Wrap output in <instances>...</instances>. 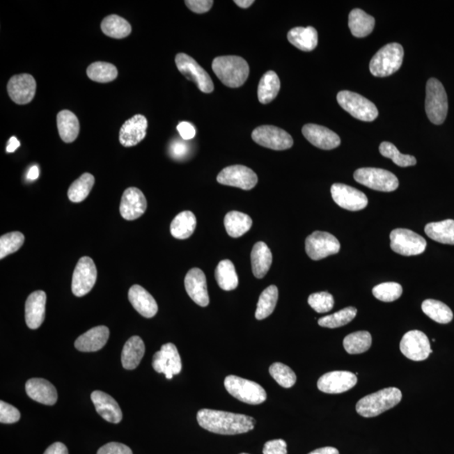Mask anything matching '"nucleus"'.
Masks as SVG:
<instances>
[{"label":"nucleus","mask_w":454,"mask_h":454,"mask_svg":"<svg viewBox=\"0 0 454 454\" xmlns=\"http://www.w3.org/2000/svg\"><path fill=\"white\" fill-rule=\"evenodd\" d=\"M197 421L208 431L221 435H237L252 431L255 427L253 417L210 409L198 411Z\"/></svg>","instance_id":"1"},{"label":"nucleus","mask_w":454,"mask_h":454,"mask_svg":"<svg viewBox=\"0 0 454 454\" xmlns=\"http://www.w3.org/2000/svg\"><path fill=\"white\" fill-rule=\"evenodd\" d=\"M212 70L221 82L229 88H239L249 75L246 61L237 56H217L213 60Z\"/></svg>","instance_id":"2"},{"label":"nucleus","mask_w":454,"mask_h":454,"mask_svg":"<svg viewBox=\"0 0 454 454\" xmlns=\"http://www.w3.org/2000/svg\"><path fill=\"white\" fill-rule=\"evenodd\" d=\"M401 399H402V393L399 389L394 387L384 389L361 399L356 405V411L360 416L370 418L395 407L400 402Z\"/></svg>","instance_id":"3"},{"label":"nucleus","mask_w":454,"mask_h":454,"mask_svg":"<svg viewBox=\"0 0 454 454\" xmlns=\"http://www.w3.org/2000/svg\"><path fill=\"white\" fill-rule=\"evenodd\" d=\"M403 58L404 49L400 44L395 42L385 45L370 61L371 74L379 78L395 74L402 65Z\"/></svg>","instance_id":"4"},{"label":"nucleus","mask_w":454,"mask_h":454,"mask_svg":"<svg viewBox=\"0 0 454 454\" xmlns=\"http://www.w3.org/2000/svg\"><path fill=\"white\" fill-rule=\"evenodd\" d=\"M425 112L428 119L435 125L444 123L448 111L447 93L439 80L430 79L425 88Z\"/></svg>","instance_id":"5"},{"label":"nucleus","mask_w":454,"mask_h":454,"mask_svg":"<svg viewBox=\"0 0 454 454\" xmlns=\"http://www.w3.org/2000/svg\"><path fill=\"white\" fill-rule=\"evenodd\" d=\"M224 384L229 394L242 402L259 405L267 400L265 389L253 381L242 379L236 375H229L225 379Z\"/></svg>","instance_id":"6"},{"label":"nucleus","mask_w":454,"mask_h":454,"mask_svg":"<svg viewBox=\"0 0 454 454\" xmlns=\"http://www.w3.org/2000/svg\"><path fill=\"white\" fill-rule=\"evenodd\" d=\"M336 100L340 107L354 118L363 121L375 120L379 116L376 105L357 93L343 91L338 93Z\"/></svg>","instance_id":"7"},{"label":"nucleus","mask_w":454,"mask_h":454,"mask_svg":"<svg viewBox=\"0 0 454 454\" xmlns=\"http://www.w3.org/2000/svg\"><path fill=\"white\" fill-rule=\"evenodd\" d=\"M354 180L377 191L392 192L399 187V180L395 174L382 169H359L354 173Z\"/></svg>","instance_id":"8"},{"label":"nucleus","mask_w":454,"mask_h":454,"mask_svg":"<svg viewBox=\"0 0 454 454\" xmlns=\"http://www.w3.org/2000/svg\"><path fill=\"white\" fill-rule=\"evenodd\" d=\"M175 63L178 71L186 79L196 84L201 92L210 94L214 91L213 81L208 72L191 56L185 54H178L175 58Z\"/></svg>","instance_id":"9"},{"label":"nucleus","mask_w":454,"mask_h":454,"mask_svg":"<svg viewBox=\"0 0 454 454\" xmlns=\"http://www.w3.org/2000/svg\"><path fill=\"white\" fill-rule=\"evenodd\" d=\"M390 238L391 249L403 256L420 255L427 247V241L420 235L409 229L393 230Z\"/></svg>","instance_id":"10"},{"label":"nucleus","mask_w":454,"mask_h":454,"mask_svg":"<svg viewBox=\"0 0 454 454\" xmlns=\"http://www.w3.org/2000/svg\"><path fill=\"white\" fill-rule=\"evenodd\" d=\"M252 139L255 143L275 151H283L293 146L292 136L283 129L274 125H261L254 130Z\"/></svg>","instance_id":"11"},{"label":"nucleus","mask_w":454,"mask_h":454,"mask_svg":"<svg viewBox=\"0 0 454 454\" xmlns=\"http://www.w3.org/2000/svg\"><path fill=\"white\" fill-rule=\"evenodd\" d=\"M96 279L97 269L93 259L88 257L81 258L72 274V293L78 297H84L94 288Z\"/></svg>","instance_id":"12"},{"label":"nucleus","mask_w":454,"mask_h":454,"mask_svg":"<svg viewBox=\"0 0 454 454\" xmlns=\"http://www.w3.org/2000/svg\"><path fill=\"white\" fill-rule=\"evenodd\" d=\"M340 249L338 239L325 232H314L306 240V252L315 261L338 253Z\"/></svg>","instance_id":"13"},{"label":"nucleus","mask_w":454,"mask_h":454,"mask_svg":"<svg viewBox=\"0 0 454 454\" xmlns=\"http://www.w3.org/2000/svg\"><path fill=\"white\" fill-rule=\"evenodd\" d=\"M400 351L412 361H423L432 354L430 340L423 331L413 330L403 336L400 344Z\"/></svg>","instance_id":"14"},{"label":"nucleus","mask_w":454,"mask_h":454,"mask_svg":"<svg viewBox=\"0 0 454 454\" xmlns=\"http://www.w3.org/2000/svg\"><path fill=\"white\" fill-rule=\"evenodd\" d=\"M258 180L257 174L243 165L229 166L217 176L218 183L244 190L253 189L258 184Z\"/></svg>","instance_id":"15"},{"label":"nucleus","mask_w":454,"mask_h":454,"mask_svg":"<svg viewBox=\"0 0 454 454\" xmlns=\"http://www.w3.org/2000/svg\"><path fill=\"white\" fill-rule=\"evenodd\" d=\"M152 367L159 374H164L168 379L180 374L182 363L176 346L173 343H166L162 346L161 350L153 356Z\"/></svg>","instance_id":"16"},{"label":"nucleus","mask_w":454,"mask_h":454,"mask_svg":"<svg viewBox=\"0 0 454 454\" xmlns=\"http://www.w3.org/2000/svg\"><path fill=\"white\" fill-rule=\"evenodd\" d=\"M331 194L336 205L350 212H358L368 205L366 194L351 186L334 184L331 186Z\"/></svg>","instance_id":"17"},{"label":"nucleus","mask_w":454,"mask_h":454,"mask_svg":"<svg viewBox=\"0 0 454 454\" xmlns=\"http://www.w3.org/2000/svg\"><path fill=\"white\" fill-rule=\"evenodd\" d=\"M357 382V375L350 371H332L319 379L318 387L327 394H340L351 390Z\"/></svg>","instance_id":"18"},{"label":"nucleus","mask_w":454,"mask_h":454,"mask_svg":"<svg viewBox=\"0 0 454 454\" xmlns=\"http://www.w3.org/2000/svg\"><path fill=\"white\" fill-rule=\"evenodd\" d=\"M8 94L17 104H27L34 99L36 82L33 76L28 74L15 75L7 85Z\"/></svg>","instance_id":"19"},{"label":"nucleus","mask_w":454,"mask_h":454,"mask_svg":"<svg viewBox=\"0 0 454 454\" xmlns=\"http://www.w3.org/2000/svg\"><path fill=\"white\" fill-rule=\"evenodd\" d=\"M148 203L143 192L135 187L125 190L121 198L120 212L121 217L127 221L136 220L147 210Z\"/></svg>","instance_id":"20"},{"label":"nucleus","mask_w":454,"mask_h":454,"mask_svg":"<svg viewBox=\"0 0 454 454\" xmlns=\"http://www.w3.org/2000/svg\"><path fill=\"white\" fill-rule=\"evenodd\" d=\"M185 290L189 297L197 305L206 307L209 305L210 298L208 290L206 277L201 269L194 267L186 274L185 279Z\"/></svg>","instance_id":"21"},{"label":"nucleus","mask_w":454,"mask_h":454,"mask_svg":"<svg viewBox=\"0 0 454 454\" xmlns=\"http://www.w3.org/2000/svg\"><path fill=\"white\" fill-rule=\"evenodd\" d=\"M148 120L143 115H136L123 125L120 130V143L123 147H134L147 135Z\"/></svg>","instance_id":"22"},{"label":"nucleus","mask_w":454,"mask_h":454,"mask_svg":"<svg viewBox=\"0 0 454 454\" xmlns=\"http://www.w3.org/2000/svg\"><path fill=\"white\" fill-rule=\"evenodd\" d=\"M304 136L315 146L323 150H331L339 147L340 139L338 134L331 130L315 124H307L302 128Z\"/></svg>","instance_id":"23"},{"label":"nucleus","mask_w":454,"mask_h":454,"mask_svg":"<svg viewBox=\"0 0 454 454\" xmlns=\"http://www.w3.org/2000/svg\"><path fill=\"white\" fill-rule=\"evenodd\" d=\"M96 412L109 423L117 424L123 420V412L112 396L103 391H95L91 394Z\"/></svg>","instance_id":"24"},{"label":"nucleus","mask_w":454,"mask_h":454,"mask_svg":"<svg viewBox=\"0 0 454 454\" xmlns=\"http://www.w3.org/2000/svg\"><path fill=\"white\" fill-rule=\"evenodd\" d=\"M47 295L44 291L33 292L26 302V322L31 329H38L44 322Z\"/></svg>","instance_id":"25"},{"label":"nucleus","mask_w":454,"mask_h":454,"mask_svg":"<svg viewBox=\"0 0 454 454\" xmlns=\"http://www.w3.org/2000/svg\"><path fill=\"white\" fill-rule=\"evenodd\" d=\"M26 391L36 402L54 405L58 400V392L54 384L44 379H31L26 384Z\"/></svg>","instance_id":"26"},{"label":"nucleus","mask_w":454,"mask_h":454,"mask_svg":"<svg viewBox=\"0 0 454 454\" xmlns=\"http://www.w3.org/2000/svg\"><path fill=\"white\" fill-rule=\"evenodd\" d=\"M129 301L139 314L146 318H152L157 313V304L152 295L139 285L131 287L128 293Z\"/></svg>","instance_id":"27"},{"label":"nucleus","mask_w":454,"mask_h":454,"mask_svg":"<svg viewBox=\"0 0 454 454\" xmlns=\"http://www.w3.org/2000/svg\"><path fill=\"white\" fill-rule=\"evenodd\" d=\"M109 336V330L107 327L100 326L92 328L81 335L75 340V347L80 352H96L105 346Z\"/></svg>","instance_id":"28"},{"label":"nucleus","mask_w":454,"mask_h":454,"mask_svg":"<svg viewBox=\"0 0 454 454\" xmlns=\"http://www.w3.org/2000/svg\"><path fill=\"white\" fill-rule=\"evenodd\" d=\"M145 344L139 336H134L125 343L121 354V363L125 370H133L139 367L145 354Z\"/></svg>","instance_id":"29"},{"label":"nucleus","mask_w":454,"mask_h":454,"mask_svg":"<svg viewBox=\"0 0 454 454\" xmlns=\"http://www.w3.org/2000/svg\"><path fill=\"white\" fill-rule=\"evenodd\" d=\"M288 40L298 49L311 52L318 43V31L314 27H295L288 33Z\"/></svg>","instance_id":"30"},{"label":"nucleus","mask_w":454,"mask_h":454,"mask_svg":"<svg viewBox=\"0 0 454 454\" xmlns=\"http://www.w3.org/2000/svg\"><path fill=\"white\" fill-rule=\"evenodd\" d=\"M56 124L61 139L64 143H71L77 139L80 131V125L75 113L68 109L60 111L56 116Z\"/></svg>","instance_id":"31"},{"label":"nucleus","mask_w":454,"mask_h":454,"mask_svg":"<svg viewBox=\"0 0 454 454\" xmlns=\"http://www.w3.org/2000/svg\"><path fill=\"white\" fill-rule=\"evenodd\" d=\"M251 262L254 276L258 279L265 277L273 262V256L266 243L258 242L254 245L251 253Z\"/></svg>","instance_id":"32"},{"label":"nucleus","mask_w":454,"mask_h":454,"mask_svg":"<svg viewBox=\"0 0 454 454\" xmlns=\"http://www.w3.org/2000/svg\"><path fill=\"white\" fill-rule=\"evenodd\" d=\"M375 26V18L362 10H352L348 16V26L356 38H366L374 30Z\"/></svg>","instance_id":"33"},{"label":"nucleus","mask_w":454,"mask_h":454,"mask_svg":"<svg viewBox=\"0 0 454 454\" xmlns=\"http://www.w3.org/2000/svg\"><path fill=\"white\" fill-rule=\"evenodd\" d=\"M425 233L432 240L443 244L454 245V220L428 223Z\"/></svg>","instance_id":"34"},{"label":"nucleus","mask_w":454,"mask_h":454,"mask_svg":"<svg viewBox=\"0 0 454 454\" xmlns=\"http://www.w3.org/2000/svg\"><path fill=\"white\" fill-rule=\"evenodd\" d=\"M279 91H281V80L276 72L274 71L267 72L262 77L258 84V97L259 102L263 104H269L276 98Z\"/></svg>","instance_id":"35"},{"label":"nucleus","mask_w":454,"mask_h":454,"mask_svg":"<svg viewBox=\"0 0 454 454\" xmlns=\"http://www.w3.org/2000/svg\"><path fill=\"white\" fill-rule=\"evenodd\" d=\"M197 221L196 217L191 212H183L178 214L173 219L170 232L172 236L180 240H184L192 236L196 230Z\"/></svg>","instance_id":"36"},{"label":"nucleus","mask_w":454,"mask_h":454,"mask_svg":"<svg viewBox=\"0 0 454 454\" xmlns=\"http://www.w3.org/2000/svg\"><path fill=\"white\" fill-rule=\"evenodd\" d=\"M224 224L229 236L237 238L249 232L253 226V220L244 213L230 212L226 214Z\"/></svg>","instance_id":"37"},{"label":"nucleus","mask_w":454,"mask_h":454,"mask_svg":"<svg viewBox=\"0 0 454 454\" xmlns=\"http://www.w3.org/2000/svg\"><path fill=\"white\" fill-rule=\"evenodd\" d=\"M103 33L115 39H123L132 33V26L127 19L119 15H111L101 22Z\"/></svg>","instance_id":"38"},{"label":"nucleus","mask_w":454,"mask_h":454,"mask_svg":"<svg viewBox=\"0 0 454 454\" xmlns=\"http://www.w3.org/2000/svg\"><path fill=\"white\" fill-rule=\"evenodd\" d=\"M214 276L218 285L222 290L230 291L237 289L238 286V276L232 261L226 259L219 263L214 272Z\"/></svg>","instance_id":"39"},{"label":"nucleus","mask_w":454,"mask_h":454,"mask_svg":"<svg viewBox=\"0 0 454 454\" xmlns=\"http://www.w3.org/2000/svg\"><path fill=\"white\" fill-rule=\"evenodd\" d=\"M421 310L437 323L448 324L453 318L452 310L446 304L436 299H425L421 305Z\"/></svg>","instance_id":"40"},{"label":"nucleus","mask_w":454,"mask_h":454,"mask_svg":"<svg viewBox=\"0 0 454 454\" xmlns=\"http://www.w3.org/2000/svg\"><path fill=\"white\" fill-rule=\"evenodd\" d=\"M278 298L279 290L276 286L270 285L263 290L258 299L255 318L258 320L269 318L276 307Z\"/></svg>","instance_id":"41"},{"label":"nucleus","mask_w":454,"mask_h":454,"mask_svg":"<svg viewBox=\"0 0 454 454\" xmlns=\"http://www.w3.org/2000/svg\"><path fill=\"white\" fill-rule=\"evenodd\" d=\"M371 344V334L366 331L354 332L343 340V347L350 354H363L370 350Z\"/></svg>","instance_id":"42"},{"label":"nucleus","mask_w":454,"mask_h":454,"mask_svg":"<svg viewBox=\"0 0 454 454\" xmlns=\"http://www.w3.org/2000/svg\"><path fill=\"white\" fill-rule=\"evenodd\" d=\"M89 79L97 83L107 84L112 82L118 76L115 65L104 62H96L89 65L87 68Z\"/></svg>","instance_id":"43"},{"label":"nucleus","mask_w":454,"mask_h":454,"mask_svg":"<svg viewBox=\"0 0 454 454\" xmlns=\"http://www.w3.org/2000/svg\"><path fill=\"white\" fill-rule=\"evenodd\" d=\"M95 177L85 173L72 183L68 189V196L72 202H82L88 196L95 185Z\"/></svg>","instance_id":"44"},{"label":"nucleus","mask_w":454,"mask_h":454,"mask_svg":"<svg viewBox=\"0 0 454 454\" xmlns=\"http://www.w3.org/2000/svg\"><path fill=\"white\" fill-rule=\"evenodd\" d=\"M357 309L354 307H346L336 313L324 316L319 319L318 324L322 327L338 328L347 325L356 318Z\"/></svg>","instance_id":"45"},{"label":"nucleus","mask_w":454,"mask_h":454,"mask_svg":"<svg viewBox=\"0 0 454 454\" xmlns=\"http://www.w3.org/2000/svg\"><path fill=\"white\" fill-rule=\"evenodd\" d=\"M381 155L390 158L399 167H410L416 164L415 157L401 154L394 144L384 141L379 146Z\"/></svg>","instance_id":"46"},{"label":"nucleus","mask_w":454,"mask_h":454,"mask_svg":"<svg viewBox=\"0 0 454 454\" xmlns=\"http://www.w3.org/2000/svg\"><path fill=\"white\" fill-rule=\"evenodd\" d=\"M269 374L283 388H291L297 382V375L295 372L289 366L282 363L272 364L269 368Z\"/></svg>","instance_id":"47"},{"label":"nucleus","mask_w":454,"mask_h":454,"mask_svg":"<svg viewBox=\"0 0 454 454\" xmlns=\"http://www.w3.org/2000/svg\"><path fill=\"white\" fill-rule=\"evenodd\" d=\"M373 295L379 301L393 302L398 299L403 293L402 286L398 283L387 282L380 283L373 289Z\"/></svg>","instance_id":"48"},{"label":"nucleus","mask_w":454,"mask_h":454,"mask_svg":"<svg viewBox=\"0 0 454 454\" xmlns=\"http://www.w3.org/2000/svg\"><path fill=\"white\" fill-rule=\"evenodd\" d=\"M25 242V236L22 233L14 232L3 235L0 237V258L17 252Z\"/></svg>","instance_id":"49"},{"label":"nucleus","mask_w":454,"mask_h":454,"mask_svg":"<svg viewBox=\"0 0 454 454\" xmlns=\"http://www.w3.org/2000/svg\"><path fill=\"white\" fill-rule=\"evenodd\" d=\"M308 303L318 313H326L334 308L335 302L334 297L328 292H319L311 295Z\"/></svg>","instance_id":"50"},{"label":"nucleus","mask_w":454,"mask_h":454,"mask_svg":"<svg viewBox=\"0 0 454 454\" xmlns=\"http://www.w3.org/2000/svg\"><path fill=\"white\" fill-rule=\"evenodd\" d=\"M20 419V413L17 408L5 401H0V423L12 424Z\"/></svg>","instance_id":"51"},{"label":"nucleus","mask_w":454,"mask_h":454,"mask_svg":"<svg viewBox=\"0 0 454 454\" xmlns=\"http://www.w3.org/2000/svg\"><path fill=\"white\" fill-rule=\"evenodd\" d=\"M263 454H287V444L285 440L275 439L267 441L263 449Z\"/></svg>","instance_id":"52"},{"label":"nucleus","mask_w":454,"mask_h":454,"mask_svg":"<svg viewBox=\"0 0 454 454\" xmlns=\"http://www.w3.org/2000/svg\"><path fill=\"white\" fill-rule=\"evenodd\" d=\"M97 454H133L128 446L120 443H109L98 450Z\"/></svg>","instance_id":"53"},{"label":"nucleus","mask_w":454,"mask_h":454,"mask_svg":"<svg viewBox=\"0 0 454 454\" xmlns=\"http://www.w3.org/2000/svg\"><path fill=\"white\" fill-rule=\"evenodd\" d=\"M212 0H187L185 5L194 13L204 14L208 12L213 6Z\"/></svg>","instance_id":"54"},{"label":"nucleus","mask_w":454,"mask_h":454,"mask_svg":"<svg viewBox=\"0 0 454 454\" xmlns=\"http://www.w3.org/2000/svg\"><path fill=\"white\" fill-rule=\"evenodd\" d=\"M189 152L188 144L183 141H175L170 147V153L174 159H183Z\"/></svg>","instance_id":"55"},{"label":"nucleus","mask_w":454,"mask_h":454,"mask_svg":"<svg viewBox=\"0 0 454 454\" xmlns=\"http://www.w3.org/2000/svg\"><path fill=\"white\" fill-rule=\"evenodd\" d=\"M177 129L182 139L185 141L193 139L194 137L196 136V132L194 125L189 123H186V121H183V123L178 124Z\"/></svg>","instance_id":"56"},{"label":"nucleus","mask_w":454,"mask_h":454,"mask_svg":"<svg viewBox=\"0 0 454 454\" xmlns=\"http://www.w3.org/2000/svg\"><path fill=\"white\" fill-rule=\"evenodd\" d=\"M44 454H68V450L63 444L55 443L52 444L49 448H48Z\"/></svg>","instance_id":"57"},{"label":"nucleus","mask_w":454,"mask_h":454,"mask_svg":"<svg viewBox=\"0 0 454 454\" xmlns=\"http://www.w3.org/2000/svg\"><path fill=\"white\" fill-rule=\"evenodd\" d=\"M309 454H339L338 449L332 447H326L314 450Z\"/></svg>","instance_id":"58"},{"label":"nucleus","mask_w":454,"mask_h":454,"mask_svg":"<svg viewBox=\"0 0 454 454\" xmlns=\"http://www.w3.org/2000/svg\"><path fill=\"white\" fill-rule=\"evenodd\" d=\"M19 141L15 136H12L8 143L6 151L7 152H14L16 149L19 147Z\"/></svg>","instance_id":"59"},{"label":"nucleus","mask_w":454,"mask_h":454,"mask_svg":"<svg viewBox=\"0 0 454 454\" xmlns=\"http://www.w3.org/2000/svg\"><path fill=\"white\" fill-rule=\"evenodd\" d=\"M39 177V169L38 166H33L29 170L27 174V178L30 180H35Z\"/></svg>","instance_id":"60"},{"label":"nucleus","mask_w":454,"mask_h":454,"mask_svg":"<svg viewBox=\"0 0 454 454\" xmlns=\"http://www.w3.org/2000/svg\"><path fill=\"white\" fill-rule=\"evenodd\" d=\"M234 3L237 6L242 8V9H246V8L252 6L254 1L253 0H235Z\"/></svg>","instance_id":"61"},{"label":"nucleus","mask_w":454,"mask_h":454,"mask_svg":"<svg viewBox=\"0 0 454 454\" xmlns=\"http://www.w3.org/2000/svg\"><path fill=\"white\" fill-rule=\"evenodd\" d=\"M241 454H249V453H241Z\"/></svg>","instance_id":"62"}]
</instances>
